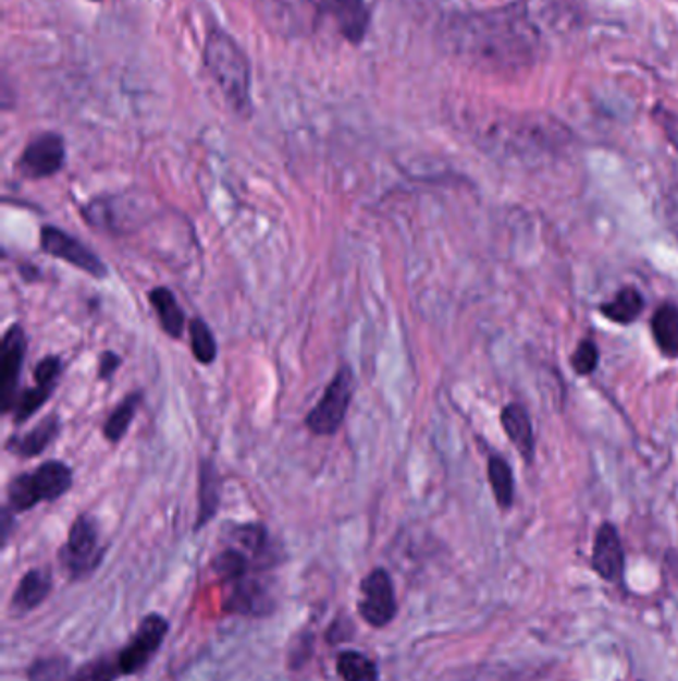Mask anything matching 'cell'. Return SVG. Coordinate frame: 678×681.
Returning <instances> with one entry per match:
<instances>
[{"label": "cell", "instance_id": "1", "mask_svg": "<svg viewBox=\"0 0 678 681\" xmlns=\"http://www.w3.org/2000/svg\"><path fill=\"white\" fill-rule=\"evenodd\" d=\"M519 0L488 11L452 14L442 42L471 69L500 78H518L543 60L550 47V4Z\"/></svg>", "mask_w": 678, "mask_h": 681}, {"label": "cell", "instance_id": "2", "mask_svg": "<svg viewBox=\"0 0 678 681\" xmlns=\"http://www.w3.org/2000/svg\"><path fill=\"white\" fill-rule=\"evenodd\" d=\"M204 62L231 110L242 118L254 112L251 64L243 48L225 31H211L204 47Z\"/></svg>", "mask_w": 678, "mask_h": 681}, {"label": "cell", "instance_id": "3", "mask_svg": "<svg viewBox=\"0 0 678 681\" xmlns=\"http://www.w3.org/2000/svg\"><path fill=\"white\" fill-rule=\"evenodd\" d=\"M72 486V471L69 464L60 461L42 462L35 473L14 476L7 488L9 509L14 514H23L35 509L40 502H54L64 497Z\"/></svg>", "mask_w": 678, "mask_h": 681}, {"label": "cell", "instance_id": "4", "mask_svg": "<svg viewBox=\"0 0 678 681\" xmlns=\"http://www.w3.org/2000/svg\"><path fill=\"white\" fill-rule=\"evenodd\" d=\"M104 552L96 520L88 514H81L70 526L69 540L58 550V560L70 580L78 582L93 576L102 564Z\"/></svg>", "mask_w": 678, "mask_h": 681}, {"label": "cell", "instance_id": "5", "mask_svg": "<svg viewBox=\"0 0 678 681\" xmlns=\"http://www.w3.org/2000/svg\"><path fill=\"white\" fill-rule=\"evenodd\" d=\"M355 377L350 367H341L334 375L333 381L329 382L321 401L315 404L311 413L307 415L305 425L317 437H331L345 423L350 399H353Z\"/></svg>", "mask_w": 678, "mask_h": 681}, {"label": "cell", "instance_id": "6", "mask_svg": "<svg viewBox=\"0 0 678 681\" xmlns=\"http://www.w3.org/2000/svg\"><path fill=\"white\" fill-rule=\"evenodd\" d=\"M168 632H170V622L161 613H148L139 622L138 630L127 640L126 646L115 654L122 673L136 676L139 671L146 670L151 659L156 658V654L163 646Z\"/></svg>", "mask_w": 678, "mask_h": 681}, {"label": "cell", "instance_id": "7", "mask_svg": "<svg viewBox=\"0 0 678 681\" xmlns=\"http://www.w3.org/2000/svg\"><path fill=\"white\" fill-rule=\"evenodd\" d=\"M358 613L370 628H386L398 613V600L391 574L384 568H374L360 582Z\"/></svg>", "mask_w": 678, "mask_h": 681}, {"label": "cell", "instance_id": "8", "mask_svg": "<svg viewBox=\"0 0 678 681\" xmlns=\"http://www.w3.org/2000/svg\"><path fill=\"white\" fill-rule=\"evenodd\" d=\"M40 247L45 254L62 259L70 266L78 267L90 278H108V267L104 262L94 254L86 243L72 238L66 231L58 230L54 226H45L40 230Z\"/></svg>", "mask_w": 678, "mask_h": 681}, {"label": "cell", "instance_id": "9", "mask_svg": "<svg viewBox=\"0 0 678 681\" xmlns=\"http://www.w3.org/2000/svg\"><path fill=\"white\" fill-rule=\"evenodd\" d=\"M26 355V333L21 325H11L0 345V406L2 413H12L19 401V385Z\"/></svg>", "mask_w": 678, "mask_h": 681}, {"label": "cell", "instance_id": "10", "mask_svg": "<svg viewBox=\"0 0 678 681\" xmlns=\"http://www.w3.org/2000/svg\"><path fill=\"white\" fill-rule=\"evenodd\" d=\"M66 162V146L62 136L45 132L30 139L19 158L16 168L28 180H45L60 172Z\"/></svg>", "mask_w": 678, "mask_h": 681}, {"label": "cell", "instance_id": "11", "mask_svg": "<svg viewBox=\"0 0 678 681\" xmlns=\"http://www.w3.org/2000/svg\"><path fill=\"white\" fill-rule=\"evenodd\" d=\"M269 24L285 33H303L315 26L321 0H263Z\"/></svg>", "mask_w": 678, "mask_h": 681}, {"label": "cell", "instance_id": "12", "mask_svg": "<svg viewBox=\"0 0 678 681\" xmlns=\"http://www.w3.org/2000/svg\"><path fill=\"white\" fill-rule=\"evenodd\" d=\"M593 570L607 582L621 580L625 570V552H622L621 536L617 528L605 522L595 534L593 544Z\"/></svg>", "mask_w": 678, "mask_h": 681}, {"label": "cell", "instance_id": "13", "mask_svg": "<svg viewBox=\"0 0 678 681\" xmlns=\"http://www.w3.org/2000/svg\"><path fill=\"white\" fill-rule=\"evenodd\" d=\"M321 7L322 11L333 16L341 35L348 42L360 45L365 40L370 24V12L365 0H321Z\"/></svg>", "mask_w": 678, "mask_h": 681}, {"label": "cell", "instance_id": "14", "mask_svg": "<svg viewBox=\"0 0 678 681\" xmlns=\"http://www.w3.org/2000/svg\"><path fill=\"white\" fill-rule=\"evenodd\" d=\"M52 592V572L50 568H33L28 570L12 594V610L16 613H28L45 604Z\"/></svg>", "mask_w": 678, "mask_h": 681}, {"label": "cell", "instance_id": "15", "mask_svg": "<svg viewBox=\"0 0 678 681\" xmlns=\"http://www.w3.org/2000/svg\"><path fill=\"white\" fill-rule=\"evenodd\" d=\"M60 433V421L57 415H48L36 425L33 430H28L23 437H12L7 442V451L23 457V459H33L47 451L48 445H52Z\"/></svg>", "mask_w": 678, "mask_h": 681}, {"label": "cell", "instance_id": "16", "mask_svg": "<svg viewBox=\"0 0 678 681\" xmlns=\"http://www.w3.org/2000/svg\"><path fill=\"white\" fill-rule=\"evenodd\" d=\"M502 427L506 430L511 445L523 457V461L531 462L535 452V439H533V428H531L528 411L518 403L507 404L502 411Z\"/></svg>", "mask_w": 678, "mask_h": 681}, {"label": "cell", "instance_id": "17", "mask_svg": "<svg viewBox=\"0 0 678 681\" xmlns=\"http://www.w3.org/2000/svg\"><path fill=\"white\" fill-rule=\"evenodd\" d=\"M221 502V476L211 459H204L199 466V512L196 531L204 528L218 514Z\"/></svg>", "mask_w": 678, "mask_h": 681}, {"label": "cell", "instance_id": "18", "mask_svg": "<svg viewBox=\"0 0 678 681\" xmlns=\"http://www.w3.org/2000/svg\"><path fill=\"white\" fill-rule=\"evenodd\" d=\"M150 303L153 312L160 319L161 329L165 336L180 339L184 336L185 313L168 288H156L150 291Z\"/></svg>", "mask_w": 678, "mask_h": 681}, {"label": "cell", "instance_id": "19", "mask_svg": "<svg viewBox=\"0 0 678 681\" xmlns=\"http://www.w3.org/2000/svg\"><path fill=\"white\" fill-rule=\"evenodd\" d=\"M651 331L656 346L665 357H678V307L665 303L651 319Z\"/></svg>", "mask_w": 678, "mask_h": 681}, {"label": "cell", "instance_id": "20", "mask_svg": "<svg viewBox=\"0 0 678 681\" xmlns=\"http://www.w3.org/2000/svg\"><path fill=\"white\" fill-rule=\"evenodd\" d=\"M644 309L643 295L639 289L622 288L609 303H603L599 312L603 313L609 321L619 325H629L641 317Z\"/></svg>", "mask_w": 678, "mask_h": 681}, {"label": "cell", "instance_id": "21", "mask_svg": "<svg viewBox=\"0 0 678 681\" xmlns=\"http://www.w3.org/2000/svg\"><path fill=\"white\" fill-rule=\"evenodd\" d=\"M336 673L343 681H380L377 664L357 649H345L336 656Z\"/></svg>", "mask_w": 678, "mask_h": 681}, {"label": "cell", "instance_id": "22", "mask_svg": "<svg viewBox=\"0 0 678 681\" xmlns=\"http://www.w3.org/2000/svg\"><path fill=\"white\" fill-rule=\"evenodd\" d=\"M488 478L494 490L495 502L500 509H509L514 504V474L507 464L506 459L502 457H492L488 462Z\"/></svg>", "mask_w": 678, "mask_h": 681}, {"label": "cell", "instance_id": "23", "mask_svg": "<svg viewBox=\"0 0 678 681\" xmlns=\"http://www.w3.org/2000/svg\"><path fill=\"white\" fill-rule=\"evenodd\" d=\"M144 394L136 391L124 397V401L115 406L112 415L108 416L104 425V437L110 442H120L124 439L127 428L132 425L134 416L138 413L139 404H141Z\"/></svg>", "mask_w": 678, "mask_h": 681}, {"label": "cell", "instance_id": "24", "mask_svg": "<svg viewBox=\"0 0 678 681\" xmlns=\"http://www.w3.org/2000/svg\"><path fill=\"white\" fill-rule=\"evenodd\" d=\"M122 668L118 656H100V658L90 659L86 664H82L78 670L72 671L66 681H115L122 678Z\"/></svg>", "mask_w": 678, "mask_h": 681}, {"label": "cell", "instance_id": "25", "mask_svg": "<svg viewBox=\"0 0 678 681\" xmlns=\"http://www.w3.org/2000/svg\"><path fill=\"white\" fill-rule=\"evenodd\" d=\"M189 337H192V351H194V357L201 363V365H211L215 357H218V343H215V337L211 333L209 325L204 319H192L189 324Z\"/></svg>", "mask_w": 678, "mask_h": 681}, {"label": "cell", "instance_id": "26", "mask_svg": "<svg viewBox=\"0 0 678 681\" xmlns=\"http://www.w3.org/2000/svg\"><path fill=\"white\" fill-rule=\"evenodd\" d=\"M70 671V659L64 656H47L38 658L28 666V681H66Z\"/></svg>", "mask_w": 678, "mask_h": 681}, {"label": "cell", "instance_id": "27", "mask_svg": "<svg viewBox=\"0 0 678 681\" xmlns=\"http://www.w3.org/2000/svg\"><path fill=\"white\" fill-rule=\"evenodd\" d=\"M52 393H54V387H47V385H36L35 389L21 391L19 401H16V406H14V411H12L14 423H16V425L26 423L30 416L42 409V404L47 403Z\"/></svg>", "mask_w": 678, "mask_h": 681}, {"label": "cell", "instance_id": "28", "mask_svg": "<svg viewBox=\"0 0 678 681\" xmlns=\"http://www.w3.org/2000/svg\"><path fill=\"white\" fill-rule=\"evenodd\" d=\"M599 365V349L593 341H581L577 349H575L574 355H571V367H574L577 375L587 377L591 375L593 370L597 369Z\"/></svg>", "mask_w": 678, "mask_h": 681}, {"label": "cell", "instance_id": "29", "mask_svg": "<svg viewBox=\"0 0 678 681\" xmlns=\"http://www.w3.org/2000/svg\"><path fill=\"white\" fill-rule=\"evenodd\" d=\"M62 375V361L58 357L42 358L35 369L36 385H47L57 389L58 381Z\"/></svg>", "mask_w": 678, "mask_h": 681}, {"label": "cell", "instance_id": "30", "mask_svg": "<svg viewBox=\"0 0 678 681\" xmlns=\"http://www.w3.org/2000/svg\"><path fill=\"white\" fill-rule=\"evenodd\" d=\"M663 211H665V220H667L668 228L678 238V185H675L665 196Z\"/></svg>", "mask_w": 678, "mask_h": 681}, {"label": "cell", "instance_id": "31", "mask_svg": "<svg viewBox=\"0 0 678 681\" xmlns=\"http://www.w3.org/2000/svg\"><path fill=\"white\" fill-rule=\"evenodd\" d=\"M120 365H122V357H118L112 351H104L102 357L98 361V377H100L102 381L112 379Z\"/></svg>", "mask_w": 678, "mask_h": 681}, {"label": "cell", "instance_id": "32", "mask_svg": "<svg viewBox=\"0 0 678 681\" xmlns=\"http://www.w3.org/2000/svg\"><path fill=\"white\" fill-rule=\"evenodd\" d=\"M94 2H100V0H94Z\"/></svg>", "mask_w": 678, "mask_h": 681}]
</instances>
